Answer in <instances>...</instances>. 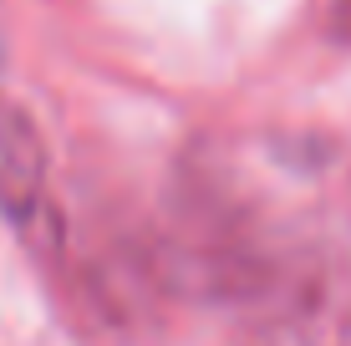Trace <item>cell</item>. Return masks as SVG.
<instances>
[{
    "label": "cell",
    "instance_id": "obj_1",
    "mask_svg": "<svg viewBox=\"0 0 351 346\" xmlns=\"http://www.w3.org/2000/svg\"><path fill=\"white\" fill-rule=\"evenodd\" d=\"M173 265L214 301L260 316L351 270L326 209V158L295 138H204L173 188Z\"/></svg>",
    "mask_w": 351,
    "mask_h": 346
},
{
    "label": "cell",
    "instance_id": "obj_2",
    "mask_svg": "<svg viewBox=\"0 0 351 346\" xmlns=\"http://www.w3.org/2000/svg\"><path fill=\"white\" fill-rule=\"evenodd\" d=\"M0 209L5 219L26 234L31 255L56 260L62 249V209L51 199V178H46V148L41 133L0 87Z\"/></svg>",
    "mask_w": 351,
    "mask_h": 346
},
{
    "label": "cell",
    "instance_id": "obj_3",
    "mask_svg": "<svg viewBox=\"0 0 351 346\" xmlns=\"http://www.w3.org/2000/svg\"><path fill=\"white\" fill-rule=\"evenodd\" d=\"M250 346H351V270L250 316Z\"/></svg>",
    "mask_w": 351,
    "mask_h": 346
}]
</instances>
